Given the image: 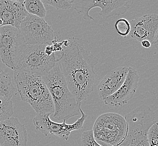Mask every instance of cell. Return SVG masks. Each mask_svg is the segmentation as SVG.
<instances>
[{
  "label": "cell",
  "instance_id": "obj_2",
  "mask_svg": "<svg viewBox=\"0 0 158 146\" xmlns=\"http://www.w3.org/2000/svg\"><path fill=\"white\" fill-rule=\"evenodd\" d=\"M46 83L55 106V119L65 120L81 114V102L76 100L67 86L58 61L48 74L42 76Z\"/></svg>",
  "mask_w": 158,
  "mask_h": 146
},
{
  "label": "cell",
  "instance_id": "obj_18",
  "mask_svg": "<svg viewBox=\"0 0 158 146\" xmlns=\"http://www.w3.org/2000/svg\"><path fill=\"white\" fill-rule=\"evenodd\" d=\"M24 5L28 14L40 18H45L47 10L41 0H25Z\"/></svg>",
  "mask_w": 158,
  "mask_h": 146
},
{
  "label": "cell",
  "instance_id": "obj_8",
  "mask_svg": "<svg viewBox=\"0 0 158 146\" xmlns=\"http://www.w3.org/2000/svg\"><path fill=\"white\" fill-rule=\"evenodd\" d=\"M19 29L28 45H50L55 38L52 28L44 19L29 14Z\"/></svg>",
  "mask_w": 158,
  "mask_h": 146
},
{
  "label": "cell",
  "instance_id": "obj_17",
  "mask_svg": "<svg viewBox=\"0 0 158 146\" xmlns=\"http://www.w3.org/2000/svg\"><path fill=\"white\" fill-rule=\"evenodd\" d=\"M16 94V89L11 77L0 68V96L11 100Z\"/></svg>",
  "mask_w": 158,
  "mask_h": 146
},
{
  "label": "cell",
  "instance_id": "obj_19",
  "mask_svg": "<svg viewBox=\"0 0 158 146\" xmlns=\"http://www.w3.org/2000/svg\"><path fill=\"white\" fill-rule=\"evenodd\" d=\"M14 114L11 100L0 96V122L11 118Z\"/></svg>",
  "mask_w": 158,
  "mask_h": 146
},
{
  "label": "cell",
  "instance_id": "obj_27",
  "mask_svg": "<svg viewBox=\"0 0 158 146\" xmlns=\"http://www.w3.org/2000/svg\"><path fill=\"white\" fill-rule=\"evenodd\" d=\"M66 1L70 3H72V4L74 3V2H75V0H66Z\"/></svg>",
  "mask_w": 158,
  "mask_h": 146
},
{
  "label": "cell",
  "instance_id": "obj_20",
  "mask_svg": "<svg viewBox=\"0 0 158 146\" xmlns=\"http://www.w3.org/2000/svg\"><path fill=\"white\" fill-rule=\"evenodd\" d=\"M114 27L118 34L125 37L129 35L131 31L130 23L126 19H119L117 20L114 24Z\"/></svg>",
  "mask_w": 158,
  "mask_h": 146
},
{
  "label": "cell",
  "instance_id": "obj_12",
  "mask_svg": "<svg viewBox=\"0 0 158 146\" xmlns=\"http://www.w3.org/2000/svg\"><path fill=\"white\" fill-rule=\"evenodd\" d=\"M129 35L135 40L141 42L148 40L152 44L158 30V14H146L130 22Z\"/></svg>",
  "mask_w": 158,
  "mask_h": 146
},
{
  "label": "cell",
  "instance_id": "obj_3",
  "mask_svg": "<svg viewBox=\"0 0 158 146\" xmlns=\"http://www.w3.org/2000/svg\"><path fill=\"white\" fill-rule=\"evenodd\" d=\"M17 90L21 100L29 104L37 115H51L55 109L51 95L41 76L14 70Z\"/></svg>",
  "mask_w": 158,
  "mask_h": 146
},
{
  "label": "cell",
  "instance_id": "obj_7",
  "mask_svg": "<svg viewBox=\"0 0 158 146\" xmlns=\"http://www.w3.org/2000/svg\"><path fill=\"white\" fill-rule=\"evenodd\" d=\"M27 46L19 29L10 25L0 27V58L6 67L15 70Z\"/></svg>",
  "mask_w": 158,
  "mask_h": 146
},
{
  "label": "cell",
  "instance_id": "obj_23",
  "mask_svg": "<svg viewBox=\"0 0 158 146\" xmlns=\"http://www.w3.org/2000/svg\"><path fill=\"white\" fill-rule=\"evenodd\" d=\"M148 140L150 146H158V122H155L149 128Z\"/></svg>",
  "mask_w": 158,
  "mask_h": 146
},
{
  "label": "cell",
  "instance_id": "obj_10",
  "mask_svg": "<svg viewBox=\"0 0 158 146\" xmlns=\"http://www.w3.org/2000/svg\"><path fill=\"white\" fill-rule=\"evenodd\" d=\"M27 133L24 124L15 117L0 122L1 146H27Z\"/></svg>",
  "mask_w": 158,
  "mask_h": 146
},
{
  "label": "cell",
  "instance_id": "obj_29",
  "mask_svg": "<svg viewBox=\"0 0 158 146\" xmlns=\"http://www.w3.org/2000/svg\"><path fill=\"white\" fill-rule=\"evenodd\" d=\"M0 146H1V145H0Z\"/></svg>",
  "mask_w": 158,
  "mask_h": 146
},
{
  "label": "cell",
  "instance_id": "obj_1",
  "mask_svg": "<svg viewBox=\"0 0 158 146\" xmlns=\"http://www.w3.org/2000/svg\"><path fill=\"white\" fill-rule=\"evenodd\" d=\"M80 41L78 38L64 40L62 51L56 55L69 88L82 103L93 91L94 68L99 58L82 46Z\"/></svg>",
  "mask_w": 158,
  "mask_h": 146
},
{
  "label": "cell",
  "instance_id": "obj_11",
  "mask_svg": "<svg viewBox=\"0 0 158 146\" xmlns=\"http://www.w3.org/2000/svg\"><path fill=\"white\" fill-rule=\"evenodd\" d=\"M139 78L137 70L130 67L125 82L117 91L104 100L105 104L110 106L121 107L127 104L137 91Z\"/></svg>",
  "mask_w": 158,
  "mask_h": 146
},
{
  "label": "cell",
  "instance_id": "obj_15",
  "mask_svg": "<svg viewBox=\"0 0 158 146\" xmlns=\"http://www.w3.org/2000/svg\"><path fill=\"white\" fill-rule=\"evenodd\" d=\"M134 1L135 0H104L103 7L99 14L103 18L124 14L131 8Z\"/></svg>",
  "mask_w": 158,
  "mask_h": 146
},
{
  "label": "cell",
  "instance_id": "obj_9",
  "mask_svg": "<svg viewBox=\"0 0 158 146\" xmlns=\"http://www.w3.org/2000/svg\"><path fill=\"white\" fill-rule=\"evenodd\" d=\"M81 116L73 124H68L66 121L59 123L50 119V115H37L33 120L34 125L37 130L40 131L46 137L57 136L64 140H69L73 131L81 130L88 115L82 109L80 110Z\"/></svg>",
  "mask_w": 158,
  "mask_h": 146
},
{
  "label": "cell",
  "instance_id": "obj_22",
  "mask_svg": "<svg viewBox=\"0 0 158 146\" xmlns=\"http://www.w3.org/2000/svg\"><path fill=\"white\" fill-rule=\"evenodd\" d=\"M43 3L47 5L53 7L57 10L70 9L73 4L66 1V0H41Z\"/></svg>",
  "mask_w": 158,
  "mask_h": 146
},
{
  "label": "cell",
  "instance_id": "obj_14",
  "mask_svg": "<svg viewBox=\"0 0 158 146\" xmlns=\"http://www.w3.org/2000/svg\"><path fill=\"white\" fill-rule=\"evenodd\" d=\"M28 15L24 3L11 0H0V19L3 26L10 25L19 29Z\"/></svg>",
  "mask_w": 158,
  "mask_h": 146
},
{
  "label": "cell",
  "instance_id": "obj_21",
  "mask_svg": "<svg viewBox=\"0 0 158 146\" xmlns=\"http://www.w3.org/2000/svg\"><path fill=\"white\" fill-rule=\"evenodd\" d=\"M81 143L82 146H102L95 140L93 130L85 131L82 133Z\"/></svg>",
  "mask_w": 158,
  "mask_h": 146
},
{
  "label": "cell",
  "instance_id": "obj_28",
  "mask_svg": "<svg viewBox=\"0 0 158 146\" xmlns=\"http://www.w3.org/2000/svg\"><path fill=\"white\" fill-rule=\"evenodd\" d=\"M2 24H3V22L1 20V19H0V27H2Z\"/></svg>",
  "mask_w": 158,
  "mask_h": 146
},
{
  "label": "cell",
  "instance_id": "obj_5",
  "mask_svg": "<svg viewBox=\"0 0 158 146\" xmlns=\"http://www.w3.org/2000/svg\"><path fill=\"white\" fill-rule=\"evenodd\" d=\"M92 130L95 140L101 146H117L125 139L127 123L121 115L106 113L98 118Z\"/></svg>",
  "mask_w": 158,
  "mask_h": 146
},
{
  "label": "cell",
  "instance_id": "obj_16",
  "mask_svg": "<svg viewBox=\"0 0 158 146\" xmlns=\"http://www.w3.org/2000/svg\"><path fill=\"white\" fill-rule=\"evenodd\" d=\"M74 9L79 15L82 16L85 20H94V18L89 14L90 10L95 7L102 9L104 0H75Z\"/></svg>",
  "mask_w": 158,
  "mask_h": 146
},
{
  "label": "cell",
  "instance_id": "obj_24",
  "mask_svg": "<svg viewBox=\"0 0 158 146\" xmlns=\"http://www.w3.org/2000/svg\"><path fill=\"white\" fill-rule=\"evenodd\" d=\"M141 46L145 49H149L152 45V43L148 40H143V41L141 42Z\"/></svg>",
  "mask_w": 158,
  "mask_h": 146
},
{
  "label": "cell",
  "instance_id": "obj_13",
  "mask_svg": "<svg viewBox=\"0 0 158 146\" xmlns=\"http://www.w3.org/2000/svg\"><path fill=\"white\" fill-rule=\"evenodd\" d=\"M130 67L121 66L107 73L98 86V92L102 100L118 90L127 75Z\"/></svg>",
  "mask_w": 158,
  "mask_h": 146
},
{
  "label": "cell",
  "instance_id": "obj_26",
  "mask_svg": "<svg viewBox=\"0 0 158 146\" xmlns=\"http://www.w3.org/2000/svg\"><path fill=\"white\" fill-rule=\"evenodd\" d=\"M13 1H16V2H18L20 3H24L25 0H11Z\"/></svg>",
  "mask_w": 158,
  "mask_h": 146
},
{
  "label": "cell",
  "instance_id": "obj_4",
  "mask_svg": "<svg viewBox=\"0 0 158 146\" xmlns=\"http://www.w3.org/2000/svg\"><path fill=\"white\" fill-rule=\"evenodd\" d=\"M127 131L125 139L117 146H150L148 140L149 128L156 122V115L150 107L140 106L125 116Z\"/></svg>",
  "mask_w": 158,
  "mask_h": 146
},
{
  "label": "cell",
  "instance_id": "obj_25",
  "mask_svg": "<svg viewBox=\"0 0 158 146\" xmlns=\"http://www.w3.org/2000/svg\"><path fill=\"white\" fill-rule=\"evenodd\" d=\"M152 45L154 46L155 49H157L158 50V30L155 35V38L152 42Z\"/></svg>",
  "mask_w": 158,
  "mask_h": 146
},
{
  "label": "cell",
  "instance_id": "obj_6",
  "mask_svg": "<svg viewBox=\"0 0 158 146\" xmlns=\"http://www.w3.org/2000/svg\"><path fill=\"white\" fill-rule=\"evenodd\" d=\"M46 45H28L21 55L15 70L34 76H44L55 67L58 61L56 54L45 52Z\"/></svg>",
  "mask_w": 158,
  "mask_h": 146
}]
</instances>
